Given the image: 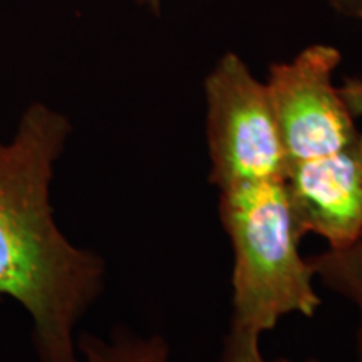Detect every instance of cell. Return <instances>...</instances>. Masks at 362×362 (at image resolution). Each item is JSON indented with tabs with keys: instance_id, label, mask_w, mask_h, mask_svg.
Wrapping results in <instances>:
<instances>
[{
	"instance_id": "9c48e42d",
	"label": "cell",
	"mask_w": 362,
	"mask_h": 362,
	"mask_svg": "<svg viewBox=\"0 0 362 362\" xmlns=\"http://www.w3.org/2000/svg\"><path fill=\"white\" fill-rule=\"evenodd\" d=\"M342 12L359 17L362 21V0H330Z\"/></svg>"
},
{
	"instance_id": "8fae6325",
	"label": "cell",
	"mask_w": 362,
	"mask_h": 362,
	"mask_svg": "<svg viewBox=\"0 0 362 362\" xmlns=\"http://www.w3.org/2000/svg\"><path fill=\"white\" fill-rule=\"evenodd\" d=\"M141 2L148 4L149 7H158V6H160V2H161V0H141Z\"/></svg>"
},
{
	"instance_id": "5b68a950",
	"label": "cell",
	"mask_w": 362,
	"mask_h": 362,
	"mask_svg": "<svg viewBox=\"0 0 362 362\" xmlns=\"http://www.w3.org/2000/svg\"><path fill=\"white\" fill-rule=\"evenodd\" d=\"M284 185L302 237L319 235L332 250L362 238V131L336 153L288 161Z\"/></svg>"
},
{
	"instance_id": "ba28073f",
	"label": "cell",
	"mask_w": 362,
	"mask_h": 362,
	"mask_svg": "<svg viewBox=\"0 0 362 362\" xmlns=\"http://www.w3.org/2000/svg\"><path fill=\"white\" fill-rule=\"evenodd\" d=\"M218 362H292L291 359L267 361L260 351V334L230 327Z\"/></svg>"
},
{
	"instance_id": "7a4b0ae2",
	"label": "cell",
	"mask_w": 362,
	"mask_h": 362,
	"mask_svg": "<svg viewBox=\"0 0 362 362\" xmlns=\"http://www.w3.org/2000/svg\"><path fill=\"white\" fill-rule=\"evenodd\" d=\"M218 214L233 250L230 327L262 336L285 315H314L315 274L298 252L302 235L284 180L221 189Z\"/></svg>"
},
{
	"instance_id": "6da1fadb",
	"label": "cell",
	"mask_w": 362,
	"mask_h": 362,
	"mask_svg": "<svg viewBox=\"0 0 362 362\" xmlns=\"http://www.w3.org/2000/svg\"><path fill=\"white\" fill-rule=\"evenodd\" d=\"M71 131L62 112L34 103L0 143V302L13 298L33 317L42 362H78L74 327L106 275L101 257L72 245L52 215L54 166Z\"/></svg>"
},
{
	"instance_id": "30bf717a",
	"label": "cell",
	"mask_w": 362,
	"mask_h": 362,
	"mask_svg": "<svg viewBox=\"0 0 362 362\" xmlns=\"http://www.w3.org/2000/svg\"><path fill=\"white\" fill-rule=\"evenodd\" d=\"M351 103H352V107H354L356 115H362V84L357 86L354 93H352Z\"/></svg>"
},
{
	"instance_id": "3957f363",
	"label": "cell",
	"mask_w": 362,
	"mask_h": 362,
	"mask_svg": "<svg viewBox=\"0 0 362 362\" xmlns=\"http://www.w3.org/2000/svg\"><path fill=\"white\" fill-rule=\"evenodd\" d=\"M210 181L218 188L284 180L288 156L265 83L235 52L205 79Z\"/></svg>"
},
{
	"instance_id": "7c38bea8",
	"label": "cell",
	"mask_w": 362,
	"mask_h": 362,
	"mask_svg": "<svg viewBox=\"0 0 362 362\" xmlns=\"http://www.w3.org/2000/svg\"><path fill=\"white\" fill-rule=\"evenodd\" d=\"M307 362H319V361H317V359H309Z\"/></svg>"
},
{
	"instance_id": "277c9868",
	"label": "cell",
	"mask_w": 362,
	"mask_h": 362,
	"mask_svg": "<svg viewBox=\"0 0 362 362\" xmlns=\"http://www.w3.org/2000/svg\"><path fill=\"white\" fill-rule=\"evenodd\" d=\"M341 59L332 45L314 44L270 67L265 88L288 161L330 155L359 136L356 112L332 83Z\"/></svg>"
},
{
	"instance_id": "8992f818",
	"label": "cell",
	"mask_w": 362,
	"mask_h": 362,
	"mask_svg": "<svg viewBox=\"0 0 362 362\" xmlns=\"http://www.w3.org/2000/svg\"><path fill=\"white\" fill-rule=\"evenodd\" d=\"M315 277L325 287L349 298L359 310V327L356 336L357 362H362V238L351 247L319 253L309 259Z\"/></svg>"
},
{
	"instance_id": "52a82bcc",
	"label": "cell",
	"mask_w": 362,
	"mask_h": 362,
	"mask_svg": "<svg viewBox=\"0 0 362 362\" xmlns=\"http://www.w3.org/2000/svg\"><path fill=\"white\" fill-rule=\"evenodd\" d=\"M78 347L86 362H170V347L160 336L134 337L119 332L112 342H104L90 334H83Z\"/></svg>"
}]
</instances>
